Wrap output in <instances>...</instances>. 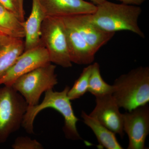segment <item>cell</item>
<instances>
[{
  "label": "cell",
  "instance_id": "2",
  "mask_svg": "<svg viewBox=\"0 0 149 149\" xmlns=\"http://www.w3.org/2000/svg\"><path fill=\"white\" fill-rule=\"evenodd\" d=\"M97 10L91 14L92 21L107 32L128 31L144 38L145 34L138 23L142 12L139 6L116 3L107 0L97 5Z\"/></svg>",
  "mask_w": 149,
  "mask_h": 149
},
{
  "label": "cell",
  "instance_id": "14",
  "mask_svg": "<svg viewBox=\"0 0 149 149\" xmlns=\"http://www.w3.org/2000/svg\"><path fill=\"white\" fill-rule=\"evenodd\" d=\"M45 17L40 0H32L31 13L24 22L25 38L24 51L35 48L42 44L41 29Z\"/></svg>",
  "mask_w": 149,
  "mask_h": 149
},
{
  "label": "cell",
  "instance_id": "15",
  "mask_svg": "<svg viewBox=\"0 0 149 149\" xmlns=\"http://www.w3.org/2000/svg\"><path fill=\"white\" fill-rule=\"evenodd\" d=\"M81 116L84 123L93 130L101 147L107 149H123L118 141L115 133L85 111H82Z\"/></svg>",
  "mask_w": 149,
  "mask_h": 149
},
{
  "label": "cell",
  "instance_id": "24",
  "mask_svg": "<svg viewBox=\"0 0 149 149\" xmlns=\"http://www.w3.org/2000/svg\"><path fill=\"white\" fill-rule=\"evenodd\" d=\"M0 32H1V33H3L1 29H0ZM3 34H4V33H3Z\"/></svg>",
  "mask_w": 149,
  "mask_h": 149
},
{
  "label": "cell",
  "instance_id": "18",
  "mask_svg": "<svg viewBox=\"0 0 149 149\" xmlns=\"http://www.w3.org/2000/svg\"><path fill=\"white\" fill-rule=\"evenodd\" d=\"M92 69V64L83 69L80 76L75 80L73 86L70 88L68 96L70 100L80 98L88 92L89 80Z\"/></svg>",
  "mask_w": 149,
  "mask_h": 149
},
{
  "label": "cell",
  "instance_id": "25",
  "mask_svg": "<svg viewBox=\"0 0 149 149\" xmlns=\"http://www.w3.org/2000/svg\"><path fill=\"white\" fill-rule=\"evenodd\" d=\"M1 33V32H0V33Z\"/></svg>",
  "mask_w": 149,
  "mask_h": 149
},
{
  "label": "cell",
  "instance_id": "5",
  "mask_svg": "<svg viewBox=\"0 0 149 149\" xmlns=\"http://www.w3.org/2000/svg\"><path fill=\"white\" fill-rule=\"evenodd\" d=\"M52 63L40 67L18 77L11 86L24 98L29 106L39 104L43 93L58 83L56 65Z\"/></svg>",
  "mask_w": 149,
  "mask_h": 149
},
{
  "label": "cell",
  "instance_id": "7",
  "mask_svg": "<svg viewBox=\"0 0 149 149\" xmlns=\"http://www.w3.org/2000/svg\"><path fill=\"white\" fill-rule=\"evenodd\" d=\"M123 130L129 139L128 149H147L145 142L149 133L148 104L123 113Z\"/></svg>",
  "mask_w": 149,
  "mask_h": 149
},
{
  "label": "cell",
  "instance_id": "9",
  "mask_svg": "<svg viewBox=\"0 0 149 149\" xmlns=\"http://www.w3.org/2000/svg\"><path fill=\"white\" fill-rule=\"evenodd\" d=\"M111 94L96 97V106L89 114L116 134L123 138V113Z\"/></svg>",
  "mask_w": 149,
  "mask_h": 149
},
{
  "label": "cell",
  "instance_id": "10",
  "mask_svg": "<svg viewBox=\"0 0 149 149\" xmlns=\"http://www.w3.org/2000/svg\"><path fill=\"white\" fill-rule=\"evenodd\" d=\"M63 17H65L77 29L95 54L102 47L111 40L115 34V32H107L100 28L92 21L91 14Z\"/></svg>",
  "mask_w": 149,
  "mask_h": 149
},
{
  "label": "cell",
  "instance_id": "11",
  "mask_svg": "<svg viewBox=\"0 0 149 149\" xmlns=\"http://www.w3.org/2000/svg\"><path fill=\"white\" fill-rule=\"evenodd\" d=\"M46 17H63L94 13L97 6L84 0H40Z\"/></svg>",
  "mask_w": 149,
  "mask_h": 149
},
{
  "label": "cell",
  "instance_id": "12",
  "mask_svg": "<svg viewBox=\"0 0 149 149\" xmlns=\"http://www.w3.org/2000/svg\"><path fill=\"white\" fill-rule=\"evenodd\" d=\"M63 23L70 59L78 65L92 64L95 54L80 35V32L65 17H60Z\"/></svg>",
  "mask_w": 149,
  "mask_h": 149
},
{
  "label": "cell",
  "instance_id": "17",
  "mask_svg": "<svg viewBox=\"0 0 149 149\" xmlns=\"http://www.w3.org/2000/svg\"><path fill=\"white\" fill-rule=\"evenodd\" d=\"M88 92L95 97L111 94L113 85H110L103 79L98 63L92 64V69L89 80Z\"/></svg>",
  "mask_w": 149,
  "mask_h": 149
},
{
  "label": "cell",
  "instance_id": "6",
  "mask_svg": "<svg viewBox=\"0 0 149 149\" xmlns=\"http://www.w3.org/2000/svg\"><path fill=\"white\" fill-rule=\"evenodd\" d=\"M41 40L50 61L64 68L72 66L63 23L60 17H46L41 26Z\"/></svg>",
  "mask_w": 149,
  "mask_h": 149
},
{
  "label": "cell",
  "instance_id": "4",
  "mask_svg": "<svg viewBox=\"0 0 149 149\" xmlns=\"http://www.w3.org/2000/svg\"><path fill=\"white\" fill-rule=\"evenodd\" d=\"M28 107L24 98L11 86L0 88V144L20 128Z\"/></svg>",
  "mask_w": 149,
  "mask_h": 149
},
{
  "label": "cell",
  "instance_id": "22",
  "mask_svg": "<svg viewBox=\"0 0 149 149\" xmlns=\"http://www.w3.org/2000/svg\"><path fill=\"white\" fill-rule=\"evenodd\" d=\"M90 1L93 4L97 6L103 2L105 0H90Z\"/></svg>",
  "mask_w": 149,
  "mask_h": 149
},
{
  "label": "cell",
  "instance_id": "16",
  "mask_svg": "<svg viewBox=\"0 0 149 149\" xmlns=\"http://www.w3.org/2000/svg\"><path fill=\"white\" fill-rule=\"evenodd\" d=\"M24 21H21L13 12L0 3V29L3 33L23 39L25 37Z\"/></svg>",
  "mask_w": 149,
  "mask_h": 149
},
{
  "label": "cell",
  "instance_id": "8",
  "mask_svg": "<svg viewBox=\"0 0 149 149\" xmlns=\"http://www.w3.org/2000/svg\"><path fill=\"white\" fill-rule=\"evenodd\" d=\"M49 63L47 51L42 44L24 51L13 66L0 78V85L11 86L22 75Z\"/></svg>",
  "mask_w": 149,
  "mask_h": 149
},
{
  "label": "cell",
  "instance_id": "21",
  "mask_svg": "<svg viewBox=\"0 0 149 149\" xmlns=\"http://www.w3.org/2000/svg\"><path fill=\"white\" fill-rule=\"evenodd\" d=\"M122 3L139 6L143 3L146 0H116Z\"/></svg>",
  "mask_w": 149,
  "mask_h": 149
},
{
  "label": "cell",
  "instance_id": "1",
  "mask_svg": "<svg viewBox=\"0 0 149 149\" xmlns=\"http://www.w3.org/2000/svg\"><path fill=\"white\" fill-rule=\"evenodd\" d=\"M70 88L67 86L60 92L49 89L45 92V97L41 104L33 106H28L22 124L27 133L34 134L33 124L35 118L43 110L51 108L58 111L64 118L63 130L66 138L72 141L82 139L76 126L79 119L74 114L71 100L68 96Z\"/></svg>",
  "mask_w": 149,
  "mask_h": 149
},
{
  "label": "cell",
  "instance_id": "13",
  "mask_svg": "<svg viewBox=\"0 0 149 149\" xmlns=\"http://www.w3.org/2000/svg\"><path fill=\"white\" fill-rule=\"evenodd\" d=\"M24 49L22 38L0 33V78L14 64Z\"/></svg>",
  "mask_w": 149,
  "mask_h": 149
},
{
  "label": "cell",
  "instance_id": "3",
  "mask_svg": "<svg viewBox=\"0 0 149 149\" xmlns=\"http://www.w3.org/2000/svg\"><path fill=\"white\" fill-rule=\"evenodd\" d=\"M112 95L120 108L130 111L149 102V68L140 66L115 80Z\"/></svg>",
  "mask_w": 149,
  "mask_h": 149
},
{
  "label": "cell",
  "instance_id": "19",
  "mask_svg": "<svg viewBox=\"0 0 149 149\" xmlns=\"http://www.w3.org/2000/svg\"><path fill=\"white\" fill-rule=\"evenodd\" d=\"M12 148L13 149H43L40 142L27 136H19L15 139Z\"/></svg>",
  "mask_w": 149,
  "mask_h": 149
},
{
  "label": "cell",
  "instance_id": "20",
  "mask_svg": "<svg viewBox=\"0 0 149 149\" xmlns=\"http://www.w3.org/2000/svg\"><path fill=\"white\" fill-rule=\"evenodd\" d=\"M0 3L13 13L22 21H24V12L22 10L19 0H0Z\"/></svg>",
  "mask_w": 149,
  "mask_h": 149
},
{
  "label": "cell",
  "instance_id": "23",
  "mask_svg": "<svg viewBox=\"0 0 149 149\" xmlns=\"http://www.w3.org/2000/svg\"><path fill=\"white\" fill-rule=\"evenodd\" d=\"M19 4H20V8H21L22 10L23 11H24V6H23L24 0H19Z\"/></svg>",
  "mask_w": 149,
  "mask_h": 149
}]
</instances>
